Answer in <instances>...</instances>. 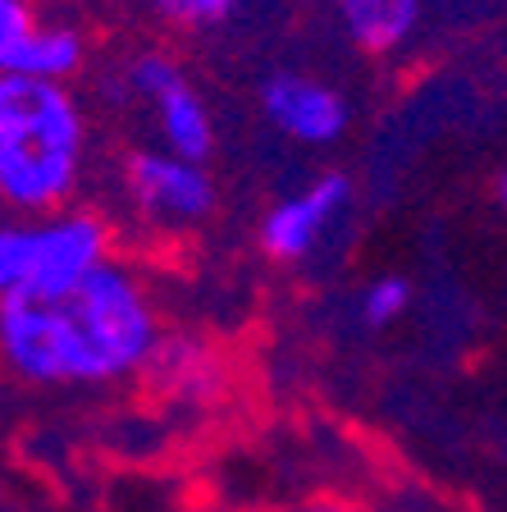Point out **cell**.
<instances>
[{"label": "cell", "instance_id": "cell-14", "mask_svg": "<svg viewBox=\"0 0 507 512\" xmlns=\"http://www.w3.org/2000/svg\"><path fill=\"white\" fill-rule=\"evenodd\" d=\"M28 23H32L28 0H0V51H5Z\"/></svg>", "mask_w": 507, "mask_h": 512}, {"label": "cell", "instance_id": "cell-1", "mask_svg": "<svg viewBox=\"0 0 507 512\" xmlns=\"http://www.w3.org/2000/svg\"><path fill=\"white\" fill-rule=\"evenodd\" d=\"M156 348V307L115 256L55 302H0V362L28 384H110L142 371Z\"/></svg>", "mask_w": 507, "mask_h": 512}, {"label": "cell", "instance_id": "cell-8", "mask_svg": "<svg viewBox=\"0 0 507 512\" xmlns=\"http://www.w3.org/2000/svg\"><path fill=\"white\" fill-rule=\"evenodd\" d=\"M425 0H338V19L366 55H398L416 37Z\"/></svg>", "mask_w": 507, "mask_h": 512}, {"label": "cell", "instance_id": "cell-2", "mask_svg": "<svg viewBox=\"0 0 507 512\" xmlns=\"http://www.w3.org/2000/svg\"><path fill=\"white\" fill-rule=\"evenodd\" d=\"M87 119L64 83L0 74V202L23 215L60 211L78 188Z\"/></svg>", "mask_w": 507, "mask_h": 512}, {"label": "cell", "instance_id": "cell-12", "mask_svg": "<svg viewBox=\"0 0 507 512\" xmlns=\"http://www.w3.org/2000/svg\"><path fill=\"white\" fill-rule=\"evenodd\" d=\"M183 78L179 60H169L165 51H142L133 55V60L124 64V92L128 96H138V101H156L160 92H169V87Z\"/></svg>", "mask_w": 507, "mask_h": 512}, {"label": "cell", "instance_id": "cell-13", "mask_svg": "<svg viewBox=\"0 0 507 512\" xmlns=\"http://www.w3.org/2000/svg\"><path fill=\"white\" fill-rule=\"evenodd\" d=\"M147 5L179 28H215L238 10V0H147Z\"/></svg>", "mask_w": 507, "mask_h": 512}, {"label": "cell", "instance_id": "cell-7", "mask_svg": "<svg viewBox=\"0 0 507 512\" xmlns=\"http://www.w3.org/2000/svg\"><path fill=\"white\" fill-rule=\"evenodd\" d=\"M83 37L60 23H28L5 51H0V74L37 78V83H69L83 69Z\"/></svg>", "mask_w": 507, "mask_h": 512}, {"label": "cell", "instance_id": "cell-4", "mask_svg": "<svg viewBox=\"0 0 507 512\" xmlns=\"http://www.w3.org/2000/svg\"><path fill=\"white\" fill-rule=\"evenodd\" d=\"M110 256V229L92 211H51L37 220V266H32L28 298H64L87 270Z\"/></svg>", "mask_w": 507, "mask_h": 512}, {"label": "cell", "instance_id": "cell-9", "mask_svg": "<svg viewBox=\"0 0 507 512\" xmlns=\"http://www.w3.org/2000/svg\"><path fill=\"white\" fill-rule=\"evenodd\" d=\"M151 110H156V128H160V138H165L169 156L206 165V156L215 151V119H211L206 96H201L188 78H179L169 92H160L156 101H151Z\"/></svg>", "mask_w": 507, "mask_h": 512}, {"label": "cell", "instance_id": "cell-11", "mask_svg": "<svg viewBox=\"0 0 507 512\" xmlns=\"http://www.w3.org/2000/svg\"><path fill=\"white\" fill-rule=\"evenodd\" d=\"M407 307H412V279L380 275L370 279L366 293H361V325L366 330H389L393 320L407 316Z\"/></svg>", "mask_w": 507, "mask_h": 512}, {"label": "cell", "instance_id": "cell-16", "mask_svg": "<svg viewBox=\"0 0 507 512\" xmlns=\"http://www.w3.org/2000/svg\"><path fill=\"white\" fill-rule=\"evenodd\" d=\"M384 512H421V508H384Z\"/></svg>", "mask_w": 507, "mask_h": 512}, {"label": "cell", "instance_id": "cell-6", "mask_svg": "<svg viewBox=\"0 0 507 512\" xmlns=\"http://www.w3.org/2000/svg\"><path fill=\"white\" fill-rule=\"evenodd\" d=\"M261 110L288 142H302V147H329L352 124L348 96L311 74H297V69H279L265 78Z\"/></svg>", "mask_w": 507, "mask_h": 512}, {"label": "cell", "instance_id": "cell-5", "mask_svg": "<svg viewBox=\"0 0 507 512\" xmlns=\"http://www.w3.org/2000/svg\"><path fill=\"white\" fill-rule=\"evenodd\" d=\"M348 202H352V179L348 174H338V170L320 174V179H311L302 192L275 202L261 220L265 256H275V261H284V266L307 261V256L325 243L329 229L343 220Z\"/></svg>", "mask_w": 507, "mask_h": 512}, {"label": "cell", "instance_id": "cell-3", "mask_svg": "<svg viewBox=\"0 0 507 512\" xmlns=\"http://www.w3.org/2000/svg\"><path fill=\"white\" fill-rule=\"evenodd\" d=\"M128 197L151 224L192 229L215 211V179L206 165L169 151H138L128 156Z\"/></svg>", "mask_w": 507, "mask_h": 512}, {"label": "cell", "instance_id": "cell-15", "mask_svg": "<svg viewBox=\"0 0 507 512\" xmlns=\"http://www.w3.org/2000/svg\"><path fill=\"white\" fill-rule=\"evenodd\" d=\"M293 512H352L343 503H307V508H293Z\"/></svg>", "mask_w": 507, "mask_h": 512}, {"label": "cell", "instance_id": "cell-10", "mask_svg": "<svg viewBox=\"0 0 507 512\" xmlns=\"http://www.w3.org/2000/svg\"><path fill=\"white\" fill-rule=\"evenodd\" d=\"M37 266V224H0V302L28 298Z\"/></svg>", "mask_w": 507, "mask_h": 512}]
</instances>
